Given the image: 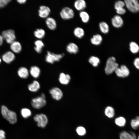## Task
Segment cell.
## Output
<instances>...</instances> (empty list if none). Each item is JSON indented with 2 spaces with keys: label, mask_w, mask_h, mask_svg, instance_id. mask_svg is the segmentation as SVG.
Here are the masks:
<instances>
[{
  "label": "cell",
  "mask_w": 139,
  "mask_h": 139,
  "mask_svg": "<svg viewBox=\"0 0 139 139\" xmlns=\"http://www.w3.org/2000/svg\"><path fill=\"white\" fill-rule=\"evenodd\" d=\"M1 112L3 117L12 124H14L17 121V115L14 111L9 110L5 106H2L1 108Z\"/></svg>",
  "instance_id": "6da1fadb"
},
{
  "label": "cell",
  "mask_w": 139,
  "mask_h": 139,
  "mask_svg": "<svg viewBox=\"0 0 139 139\" xmlns=\"http://www.w3.org/2000/svg\"><path fill=\"white\" fill-rule=\"evenodd\" d=\"M21 113L22 116L24 118H27L31 115V111L27 108H22L21 110Z\"/></svg>",
  "instance_id": "836d02e7"
},
{
  "label": "cell",
  "mask_w": 139,
  "mask_h": 139,
  "mask_svg": "<svg viewBox=\"0 0 139 139\" xmlns=\"http://www.w3.org/2000/svg\"><path fill=\"white\" fill-rule=\"evenodd\" d=\"M116 60L114 57H110L107 59L105 68V71L107 74H111L118 67V65Z\"/></svg>",
  "instance_id": "3957f363"
},
{
  "label": "cell",
  "mask_w": 139,
  "mask_h": 139,
  "mask_svg": "<svg viewBox=\"0 0 139 139\" xmlns=\"http://www.w3.org/2000/svg\"><path fill=\"white\" fill-rule=\"evenodd\" d=\"M49 92L52 98L56 100H59L61 99L63 95L61 90L57 87H53L51 89Z\"/></svg>",
  "instance_id": "30bf717a"
},
{
  "label": "cell",
  "mask_w": 139,
  "mask_h": 139,
  "mask_svg": "<svg viewBox=\"0 0 139 139\" xmlns=\"http://www.w3.org/2000/svg\"><path fill=\"white\" fill-rule=\"evenodd\" d=\"M18 75L22 78L26 79L29 76V72L27 69L24 67L20 68L18 72Z\"/></svg>",
  "instance_id": "cb8c5ba5"
},
{
  "label": "cell",
  "mask_w": 139,
  "mask_h": 139,
  "mask_svg": "<svg viewBox=\"0 0 139 139\" xmlns=\"http://www.w3.org/2000/svg\"><path fill=\"white\" fill-rule=\"evenodd\" d=\"M120 139H137L136 134L133 132L129 133L126 131H123L119 134Z\"/></svg>",
  "instance_id": "5bb4252c"
},
{
  "label": "cell",
  "mask_w": 139,
  "mask_h": 139,
  "mask_svg": "<svg viewBox=\"0 0 139 139\" xmlns=\"http://www.w3.org/2000/svg\"><path fill=\"white\" fill-rule=\"evenodd\" d=\"M40 87V84L37 81L34 80L32 82L28 85V88L32 92H36L38 91Z\"/></svg>",
  "instance_id": "ffe728a7"
},
{
  "label": "cell",
  "mask_w": 139,
  "mask_h": 139,
  "mask_svg": "<svg viewBox=\"0 0 139 139\" xmlns=\"http://www.w3.org/2000/svg\"><path fill=\"white\" fill-rule=\"evenodd\" d=\"M129 49L131 51L133 54L137 53L139 51V46L136 42L132 41L129 44Z\"/></svg>",
  "instance_id": "4dcf8cb0"
},
{
  "label": "cell",
  "mask_w": 139,
  "mask_h": 139,
  "mask_svg": "<svg viewBox=\"0 0 139 139\" xmlns=\"http://www.w3.org/2000/svg\"><path fill=\"white\" fill-rule=\"evenodd\" d=\"M105 115L109 118H113L115 115V110L114 108L110 106L107 107L105 110Z\"/></svg>",
  "instance_id": "f1b7e54d"
},
{
  "label": "cell",
  "mask_w": 139,
  "mask_h": 139,
  "mask_svg": "<svg viewBox=\"0 0 139 139\" xmlns=\"http://www.w3.org/2000/svg\"><path fill=\"white\" fill-rule=\"evenodd\" d=\"M79 15L83 23H86L89 21L90 16L86 12L83 11H81L79 13Z\"/></svg>",
  "instance_id": "83f0119b"
},
{
  "label": "cell",
  "mask_w": 139,
  "mask_h": 139,
  "mask_svg": "<svg viewBox=\"0 0 139 139\" xmlns=\"http://www.w3.org/2000/svg\"><path fill=\"white\" fill-rule=\"evenodd\" d=\"M125 6L130 12L136 13L139 12V3L137 0H125Z\"/></svg>",
  "instance_id": "5b68a950"
},
{
  "label": "cell",
  "mask_w": 139,
  "mask_h": 139,
  "mask_svg": "<svg viewBox=\"0 0 139 139\" xmlns=\"http://www.w3.org/2000/svg\"><path fill=\"white\" fill-rule=\"evenodd\" d=\"M70 76L68 74L62 73L59 74V81L60 83L62 84H68L70 82Z\"/></svg>",
  "instance_id": "ac0fdd59"
},
{
  "label": "cell",
  "mask_w": 139,
  "mask_h": 139,
  "mask_svg": "<svg viewBox=\"0 0 139 139\" xmlns=\"http://www.w3.org/2000/svg\"><path fill=\"white\" fill-rule=\"evenodd\" d=\"M27 1L26 0H17L18 2L20 4H24L26 3Z\"/></svg>",
  "instance_id": "60d3db41"
},
{
  "label": "cell",
  "mask_w": 139,
  "mask_h": 139,
  "mask_svg": "<svg viewBox=\"0 0 139 139\" xmlns=\"http://www.w3.org/2000/svg\"><path fill=\"white\" fill-rule=\"evenodd\" d=\"M34 43L35 46L34 47V50L37 53H40L45 46L44 43L41 40L38 39L35 41Z\"/></svg>",
  "instance_id": "603a6c76"
},
{
  "label": "cell",
  "mask_w": 139,
  "mask_h": 139,
  "mask_svg": "<svg viewBox=\"0 0 139 139\" xmlns=\"http://www.w3.org/2000/svg\"><path fill=\"white\" fill-rule=\"evenodd\" d=\"M64 55V54H57L47 51L45 56V60L48 63L52 64L55 62L59 61Z\"/></svg>",
  "instance_id": "277c9868"
},
{
  "label": "cell",
  "mask_w": 139,
  "mask_h": 139,
  "mask_svg": "<svg viewBox=\"0 0 139 139\" xmlns=\"http://www.w3.org/2000/svg\"><path fill=\"white\" fill-rule=\"evenodd\" d=\"M111 22L114 27L116 28H119L121 27L123 25L124 21L120 16L116 15L112 18Z\"/></svg>",
  "instance_id": "7c38bea8"
},
{
  "label": "cell",
  "mask_w": 139,
  "mask_h": 139,
  "mask_svg": "<svg viewBox=\"0 0 139 139\" xmlns=\"http://www.w3.org/2000/svg\"><path fill=\"white\" fill-rule=\"evenodd\" d=\"M102 36L100 34L94 35L90 39L91 43L93 45L97 46L101 44L102 41Z\"/></svg>",
  "instance_id": "d6986e66"
},
{
  "label": "cell",
  "mask_w": 139,
  "mask_h": 139,
  "mask_svg": "<svg viewBox=\"0 0 139 139\" xmlns=\"http://www.w3.org/2000/svg\"><path fill=\"white\" fill-rule=\"evenodd\" d=\"M115 122L117 126L120 127H123L126 124V120L124 117L120 116L115 119Z\"/></svg>",
  "instance_id": "f546056e"
},
{
  "label": "cell",
  "mask_w": 139,
  "mask_h": 139,
  "mask_svg": "<svg viewBox=\"0 0 139 139\" xmlns=\"http://www.w3.org/2000/svg\"><path fill=\"white\" fill-rule=\"evenodd\" d=\"M5 133L3 130L0 129V139H5Z\"/></svg>",
  "instance_id": "ab89813d"
},
{
  "label": "cell",
  "mask_w": 139,
  "mask_h": 139,
  "mask_svg": "<svg viewBox=\"0 0 139 139\" xmlns=\"http://www.w3.org/2000/svg\"><path fill=\"white\" fill-rule=\"evenodd\" d=\"M116 13L119 15H123L126 12V10L124 8L116 10Z\"/></svg>",
  "instance_id": "f35d334b"
},
{
  "label": "cell",
  "mask_w": 139,
  "mask_h": 139,
  "mask_svg": "<svg viewBox=\"0 0 139 139\" xmlns=\"http://www.w3.org/2000/svg\"><path fill=\"white\" fill-rule=\"evenodd\" d=\"M76 131L77 134L80 136H83L86 133V131L85 128L82 126H79L76 129Z\"/></svg>",
  "instance_id": "d590c367"
},
{
  "label": "cell",
  "mask_w": 139,
  "mask_h": 139,
  "mask_svg": "<svg viewBox=\"0 0 139 139\" xmlns=\"http://www.w3.org/2000/svg\"><path fill=\"white\" fill-rule=\"evenodd\" d=\"M137 139H139V134L138 135V137H137Z\"/></svg>",
  "instance_id": "7bdbcfd3"
},
{
  "label": "cell",
  "mask_w": 139,
  "mask_h": 139,
  "mask_svg": "<svg viewBox=\"0 0 139 139\" xmlns=\"http://www.w3.org/2000/svg\"><path fill=\"white\" fill-rule=\"evenodd\" d=\"M34 35L37 38L40 39H42L45 36L46 32L45 30L42 29H36L34 32Z\"/></svg>",
  "instance_id": "484cf974"
},
{
  "label": "cell",
  "mask_w": 139,
  "mask_h": 139,
  "mask_svg": "<svg viewBox=\"0 0 139 139\" xmlns=\"http://www.w3.org/2000/svg\"><path fill=\"white\" fill-rule=\"evenodd\" d=\"M73 33L75 37L79 39L82 38L84 36L85 32L84 29L80 27H77L73 31Z\"/></svg>",
  "instance_id": "d4e9b609"
},
{
  "label": "cell",
  "mask_w": 139,
  "mask_h": 139,
  "mask_svg": "<svg viewBox=\"0 0 139 139\" xmlns=\"http://www.w3.org/2000/svg\"><path fill=\"white\" fill-rule=\"evenodd\" d=\"M11 44L10 48L13 51L16 53L20 52L22 50V46L19 42L14 41Z\"/></svg>",
  "instance_id": "7402d4cb"
},
{
  "label": "cell",
  "mask_w": 139,
  "mask_h": 139,
  "mask_svg": "<svg viewBox=\"0 0 139 139\" xmlns=\"http://www.w3.org/2000/svg\"><path fill=\"white\" fill-rule=\"evenodd\" d=\"M1 58H0V63H1Z\"/></svg>",
  "instance_id": "ee69618b"
},
{
  "label": "cell",
  "mask_w": 139,
  "mask_h": 139,
  "mask_svg": "<svg viewBox=\"0 0 139 139\" xmlns=\"http://www.w3.org/2000/svg\"><path fill=\"white\" fill-rule=\"evenodd\" d=\"M11 1V0H0V8L4 7Z\"/></svg>",
  "instance_id": "8d00e7d4"
},
{
  "label": "cell",
  "mask_w": 139,
  "mask_h": 139,
  "mask_svg": "<svg viewBox=\"0 0 139 139\" xmlns=\"http://www.w3.org/2000/svg\"><path fill=\"white\" fill-rule=\"evenodd\" d=\"M46 103L45 95L44 93L33 98L31 101V105L34 108L39 109L44 106Z\"/></svg>",
  "instance_id": "7a4b0ae2"
},
{
  "label": "cell",
  "mask_w": 139,
  "mask_h": 139,
  "mask_svg": "<svg viewBox=\"0 0 139 139\" xmlns=\"http://www.w3.org/2000/svg\"><path fill=\"white\" fill-rule=\"evenodd\" d=\"M1 36L3 39L8 44H11L14 41L16 38L14 31L9 29L3 31Z\"/></svg>",
  "instance_id": "ba28073f"
},
{
  "label": "cell",
  "mask_w": 139,
  "mask_h": 139,
  "mask_svg": "<svg viewBox=\"0 0 139 139\" xmlns=\"http://www.w3.org/2000/svg\"><path fill=\"white\" fill-rule=\"evenodd\" d=\"M60 15L61 18L64 20H70L74 17V12L71 8L66 7L62 9L60 13Z\"/></svg>",
  "instance_id": "8992f818"
},
{
  "label": "cell",
  "mask_w": 139,
  "mask_h": 139,
  "mask_svg": "<svg viewBox=\"0 0 139 139\" xmlns=\"http://www.w3.org/2000/svg\"><path fill=\"white\" fill-rule=\"evenodd\" d=\"M125 4L124 1L121 0L116 2L114 5L115 9L116 10L124 8Z\"/></svg>",
  "instance_id": "e575fe53"
},
{
  "label": "cell",
  "mask_w": 139,
  "mask_h": 139,
  "mask_svg": "<svg viewBox=\"0 0 139 139\" xmlns=\"http://www.w3.org/2000/svg\"><path fill=\"white\" fill-rule=\"evenodd\" d=\"M30 73L32 77L35 78H37L39 77L40 75V70L37 66H32L30 69Z\"/></svg>",
  "instance_id": "44dd1931"
},
{
  "label": "cell",
  "mask_w": 139,
  "mask_h": 139,
  "mask_svg": "<svg viewBox=\"0 0 139 139\" xmlns=\"http://www.w3.org/2000/svg\"><path fill=\"white\" fill-rule=\"evenodd\" d=\"M15 58V56L12 52L8 51L4 54L2 56L3 60L7 63L13 61Z\"/></svg>",
  "instance_id": "e0dca14e"
},
{
  "label": "cell",
  "mask_w": 139,
  "mask_h": 139,
  "mask_svg": "<svg viewBox=\"0 0 139 139\" xmlns=\"http://www.w3.org/2000/svg\"><path fill=\"white\" fill-rule=\"evenodd\" d=\"M3 39L1 35H0V46H1L3 43Z\"/></svg>",
  "instance_id": "b9f144b4"
},
{
  "label": "cell",
  "mask_w": 139,
  "mask_h": 139,
  "mask_svg": "<svg viewBox=\"0 0 139 139\" xmlns=\"http://www.w3.org/2000/svg\"><path fill=\"white\" fill-rule=\"evenodd\" d=\"M115 72L117 76L120 77L127 76L129 74V71L128 68L125 65H121L120 67H118Z\"/></svg>",
  "instance_id": "9c48e42d"
},
{
  "label": "cell",
  "mask_w": 139,
  "mask_h": 139,
  "mask_svg": "<svg viewBox=\"0 0 139 139\" xmlns=\"http://www.w3.org/2000/svg\"><path fill=\"white\" fill-rule=\"evenodd\" d=\"M131 127L136 130L139 128V116H137L134 119H132L130 122Z\"/></svg>",
  "instance_id": "1f68e13d"
},
{
  "label": "cell",
  "mask_w": 139,
  "mask_h": 139,
  "mask_svg": "<svg viewBox=\"0 0 139 139\" xmlns=\"http://www.w3.org/2000/svg\"><path fill=\"white\" fill-rule=\"evenodd\" d=\"M67 52L70 54H76L79 51V49L77 45L74 43L70 42L66 46Z\"/></svg>",
  "instance_id": "9a60e30c"
},
{
  "label": "cell",
  "mask_w": 139,
  "mask_h": 139,
  "mask_svg": "<svg viewBox=\"0 0 139 139\" xmlns=\"http://www.w3.org/2000/svg\"><path fill=\"white\" fill-rule=\"evenodd\" d=\"M45 23L47 27L51 30H55L57 27L56 21L51 17H48L46 19Z\"/></svg>",
  "instance_id": "4fadbf2b"
},
{
  "label": "cell",
  "mask_w": 139,
  "mask_h": 139,
  "mask_svg": "<svg viewBox=\"0 0 139 139\" xmlns=\"http://www.w3.org/2000/svg\"><path fill=\"white\" fill-rule=\"evenodd\" d=\"M134 64L137 69L139 70V57L137 58L134 59Z\"/></svg>",
  "instance_id": "74e56055"
},
{
  "label": "cell",
  "mask_w": 139,
  "mask_h": 139,
  "mask_svg": "<svg viewBox=\"0 0 139 139\" xmlns=\"http://www.w3.org/2000/svg\"><path fill=\"white\" fill-rule=\"evenodd\" d=\"M89 62L94 67L97 66L100 62V60L98 57L92 56L90 57L89 59Z\"/></svg>",
  "instance_id": "d6a6232c"
},
{
  "label": "cell",
  "mask_w": 139,
  "mask_h": 139,
  "mask_svg": "<svg viewBox=\"0 0 139 139\" xmlns=\"http://www.w3.org/2000/svg\"><path fill=\"white\" fill-rule=\"evenodd\" d=\"M100 31L102 33L107 34L109 31V27L108 24L104 22H100L99 25Z\"/></svg>",
  "instance_id": "4316f807"
},
{
  "label": "cell",
  "mask_w": 139,
  "mask_h": 139,
  "mask_svg": "<svg viewBox=\"0 0 139 139\" xmlns=\"http://www.w3.org/2000/svg\"><path fill=\"white\" fill-rule=\"evenodd\" d=\"M50 12V9L48 7L41 5L40 6L38 10V14L40 18L46 19L48 17Z\"/></svg>",
  "instance_id": "8fae6325"
},
{
  "label": "cell",
  "mask_w": 139,
  "mask_h": 139,
  "mask_svg": "<svg viewBox=\"0 0 139 139\" xmlns=\"http://www.w3.org/2000/svg\"><path fill=\"white\" fill-rule=\"evenodd\" d=\"M74 6L77 10L82 11L86 7V4L84 0H77L74 3Z\"/></svg>",
  "instance_id": "2e32d148"
},
{
  "label": "cell",
  "mask_w": 139,
  "mask_h": 139,
  "mask_svg": "<svg viewBox=\"0 0 139 139\" xmlns=\"http://www.w3.org/2000/svg\"><path fill=\"white\" fill-rule=\"evenodd\" d=\"M34 120L37 122V125L39 127L44 128L47 125L48 119L46 115L44 114H37L33 117Z\"/></svg>",
  "instance_id": "52a82bcc"
}]
</instances>
